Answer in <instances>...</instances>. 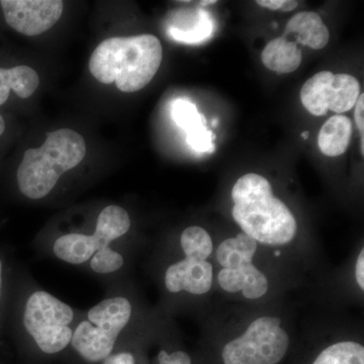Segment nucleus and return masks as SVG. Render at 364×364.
<instances>
[{"mask_svg":"<svg viewBox=\"0 0 364 364\" xmlns=\"http://www.w3.org/2000/svg\"><path fill=\"white\" fill-rule=\"evenodd\" d=\"M257 242L243 232L223 241L217 249L218 262L223 267L218 280L227 293L242 291L246 299L262 298L268 291L267 277L253 264Z\"/></svg>","mask_w":364,"mask_h":364,"instance_id":"39448f33","label":"nucleus"},{"mask_svg":"<svg viewBox=\"0 0 364 364\" xmlns=\"http://www.w3.org/2000/svg\"><path fill=\"white\" fill-rule=\"evenodd\" d=\"M301 138L308 139L309 138V132H304V133H301Z\"/></svg>","mask_w":364,"mask_h":364,"instance_id":"c85d7f7f","label":"nucleus"},{"mask_svg":"<svg viewBox=\"0 0 364 364\" xmlns=\"http://www.w3.org/2000/svg\"><path fill=\"white\" fill-rule=\"evenodd\" d=\"M181 244L186 257L174 263L165 274V286L170 293L188 291L200 296L213 286L214 269L208 258L213 252V240L202 227L191 226L182 232Z\"/></svg>","mask_w":364,"mask_h":364,"instance_id":"423d86ee","label":"nucleus"},{"mask_svg":"<svg viewBox=\"0 0 364 364\" xmlns=\"http://www.w3.org/2000/svg\"><path fill=\"white\" fill-rule=\"evenodd\" d=\"M289 347V334L279 318H258L243 334L225 345L223 364H279Z\"/></svg>","mask_w":364,"mask_h":364,"instance_id":"0eeeda50","label":"nucleus"},{"mask_svg":"<svg viewBox=\"0 0 364 364\" xmlns=\"http://www.w3.org/2000/svg\"><path fill=\"white\" fill-rule=\"evenodd\" d=\"M162 58L161 42L155 36L109 38L91 54L90 70L100 82H114L119 90L132 93L149 85Z\"/></svg>","mask_w":364,"mask_h":364,"instance_id":"f03ea898","label":"nucleus"},{"mask_svg":"<svg viewBox=\"0 0 364 364\" xmlns=\"http://www.w3.org/2000/svg\"><path fill=\"white\" fill-rule=\"evenodd\" d=\"M312 364H364V347L354 341L337 342L326 347Z\"/></svg>","mask_w":364,"mask_h":364,"instance_id":"6ab92c4d","label":"nucleus"},{"mask_svg":"<svg viewBox=\"0 0 364 364\" xmlns=\"http://www.w3.org/2000/svg\"><path fill=\"white\" fill-rule=\"evenodd\" d=\"M354 119L361 135L360 149L361 154L364 153V95H359L358 102L355 104V112H354Z\"/></svg>","mask_w":364,"mask_h":364,"instance_id":"5701e85b","label":"nucleus"},{"mask_svg":"<svg viewBox=\"0 0 364 364\" xmlns=\"http://www.w3.org/2000/svg\"><path fill=\"white\" fill-rule=\"evenodd\" d=\"M352 132V122L349 117L341 114L330 117L318 132V149L329 157L344 154L350 144Z\"/></svg>","mask_w":364,"mask_h":364,"instance_id":"4468645a","label":"nucleus"},{"mask_svg":"<svg viewBox=\"0 0 364 364\" xmlns=\"http://www.w3.org/2000/svg\"><path fill=\"white\" fill-rule=\"evenodd\" d=\"M286 35H294L296 42L314 50L326 47L330 33L318 14L301 11L294 14L287 23Z\"/></svg>","mask_w":364,"mask_h":364,"instance_id":"ddd939ff","label":"nucleus"},{"mask_svg":"<svg viewBox=\"0 0 364 364\" xmlns=\"http://www.w3.org/2000/svg\"><path fill=\"white\" fill-rule=\"evenodd\" d=\"M171 114L177 126L186 132V140L191 149L208 154L214 153L215 135L208 130L207 119L195 104L179 98L172 105Z\"/></svg>","mask_w":364,"mask_h":364,"instance_id":"9b49d317","label":"nucleus"},{"mask_svg":"<svg viewBox=\"0 0 364 364\" xmlns=\"http://www.w3.org/2000/svg\"><path fill=\"white\" fill-rule=\"evenodd\" d=\"M256 4L272 11H291L298 7L299 2L294 0H258Z\"/></svg>","mask_w":364,"mask_h":364,"instance_id":"4be33fe9","label":"nucleus"},{"mask_svg":"<svg viewBox=\"0 0 364 364\" xmlns=\"http://www.w3.org/2000/svg\"><path fill=\"white\" fill-rule=\"evenodd\" d=\"M85 139L70 129L47 134L37 149L26 150L18 166V184L26 198L40 200L49 195L60 177L85 159Z\"/></svg>","mask_w":364,"mask_h":364,"instance_id":"7ed1b4c3","label":"nucleus"},{"mask_svg":"<svg viewBox=\"0 0 364 364\" xmlns=\"http://www.w3.org/2000/svg\"><path fill=\"white\" fill-rule=\"evenodd\" d=\"M355 277L359 287L364 289V250L359 253L358 261H356Z\"/></svg>","mask_w":364,"mask_h":364,"instance_id":"393cba45","label":"nucleus"},{"mask_svg":"<svg viewBox=\"0 0 364 364\" xmlns=\"http://www.w3.org/2000/svg\"><path fill=\"white\" fill-rule=\"evenodd\" d=\"M261 59L269 70L287 74L299 68L303 55L296 42L280 37L268 43L261 54Z\"/></svg>","mask_w":364,"mask_h":364,"instance_id":"2eb2a0df","label":"nucleus"},{"mask_svg":"<svg viewBox=\"0 0 364 364\" xmlns=\"http://www.w3.org/2000/svg\"><path fill=\"white\" fill-rule=\"evenodd\" d=\"M123 265V256L109 247L97 251L90 263L92 270L98 273L114 272Z\"/></svg>","mask_w":364,"mask_h":364,"instance_id":"aec40b11","label":"nucleus"},{"mask_svg":"<svg viewBox=\"0 0 364 364\" xmlns=\"http://www.w3.org/2000/svg\"><path fill=\"white\" fill-rule=\"evenodd\" d=\"M212 126L217 127L218 126V119H214L212 121Z\"/></svg>","mask_w":364,"mask_h":364,"instance_id":"c756f323","label":"nucleus"},{"mask_svg":"<svg viewBox=\"0 0 364 364\" xmlns=\"http://www.w3.org/2000/svg\"><path fill=\"white\" fill-rule=\"evenodd\" d=\"M7 25L16 32L33 37L50 30L61 18V0H2Z\"/></svg>","mask_w":364,"mask_h":364,"instance_id":"9d476101","label":"nucleus"},{"mask_svg":"<svg viewBox=\"0 0 364 364\" xmlns=\"http://www.w3.org/2000/svg\"><path fill=\"white\" fill-rule=\"evenodd\" d=\"M215 21L203 9H181L168 26L172 39L184 44H202L214 35Z\"/></svg>","mask_w":364,"mask_h":364,"instance_id":"f8f14e48","label":"nucleus"},{"mask_svg":"<svg viewBox=\"0 0 364 364\" xmlns=\"http://www.w3.org/2000/svg\"><path fill=\"white\" fill-rule=\"evenodd\" d=\"M97 252L92 236L83 234H67L57 239L54 253L59 259L71 264H82Z\"/></svg>","mask_w":364,"mask_h":364,"instance_id":"a211bd4d","label":"nucleus"},{"mask_svg":"<svg viewBox=\"0 0 364 364\" xmlns=\"http://www.w3.org/2000/svg\"><path fill=\"white\" fill-rule=\"evenodd\" d=\"M158 364H191V356L184 351L161 350L158 354Z\"/></svg>","mask_w":364,"mask_h":364,"instance_id":"412c9836","label":"nucleus"},{"mask_svg":"<svg viewBox=\"0 0 364 364\" xmlns=\"http://www.w3.org/2000/svg\"><path fill=\"white\" fill-rule=\"evenodd\" d=\"M131 220L127 210L119 205H109L98 215L97 229L92 235L97 251L107 248L111 242L130 230Z\"/></svg>","mask_w":364,"mask_h":364,"instance_id":"dca6fc26","label":"nucleus"},{"mask_svg":"<svg viewBox=\"0 0 364 364\" xmlns=\"http://www.w3.org/2000/svg\"><path fill=\"white\" fill-rule=\"evenodd\" d=\"M232 215L243 233L257 243L286 245L294 240L298 230L296 218L289 207L273 195L265 177L248 173L240 177L232 189Z\"/></svg>","mask_w":364,"mask_h":364,"instance_id":"f257e3e1","label":"nucleus"},{"mask_svg":"<svg viewBox=\"0 0 364 364\" xmlns=\"http://www.w3.org/2000/svg\"><path fill=\"white\" fill-rule=\"evenodd\" d=\"M1 282H2V263L0 261V294H1Z\"/></svg>","mask_w":364,"mask_h":364,"instance_id":"cd10ccee","label":"nucleus"},{"mask_svg":"<svg viewBox=\"0 0 364 364\" xmlns=\"http://www.w3.org/2000/svg\"><path fill=\"white\" fill-rule=\"evenodd\" d=\"M104 364H135V359L131 353L123 352V353L109 355L105 359Z\"/></svg>","mask_w":364,"mask_h":364,"instance_id":"b1692460","label":"nucleus"},{"mask_svg":"<svg viewBox=\"0 0 364 364\" xmlns=\"http://www.w3.org/2000/svg\"><path fill=\"white\" fill-rule=\"evenodd\" d=\"M217 4V1L215 0H210V1H200V4H202V6H210V4Z\"/></svg>","mask_w":364,"mask_h":364,"instance_id":"bb28decb","label":"nucleus"},{"mask_svg":"<svg viewBox=\"0 0 364 364\" xmlns=\"http://www.w3.org/2000/svg\"><path fill=\"white\" fill-rule=\"evenodd\" d=\"M360 95L358 79L348 74L321 71L308 79L301 90V104L314 116L328 111L343 114L350 111Z\"/></svg>","mask_w":364,"mask_h":364,"instance_id":"1a4fd4ad","label":"nucleus"},{"mask_svg":"<svg viewBox=\"0 0 364 364\" xmlns=\"http://www.w3.org/2000/svg\"><path fill=\"white\" fill-rule=\"evenodd\" d=\"M4 130H6V123H4V117L0 114V136L4 133Z\"/></svg>","mask_w":364,"mask_h":364,"instance_id":"a878e982","label":"nucleus"},{"mask_svg":"<svg viewBox=\"0 0 364 364\" xmlns=\"http://www.w3.org/2000/svg\"><path fill=\"white\" fill-rule=\"evenodd\" d=\"M73 311L63 301L46 291L33 294L26 303L23 325L41 350L54 354L70 343L73 332L69 324Z\"/></svg>","mask_w":364,"mask_h":364,"instance_id":"6e6552de","label":"nucleus"},{"mask_svg":"<svg viewBox=\"0 0 364 364\" xmlns=\"http://www.w3.org/2000/svg\"><path fill=\"white\" fill-rule=\"evenodd\" d=\"M39 85V75L31 67L0 68V105L6 104L11 90H14L21 98H28L35 93Z\"/></svg>","mask_w":364,"mask_h":364,"instance_id":"f3484780","label":"nucleus"},{"mask_svg":"<svg viewBox=\"0 0 364 364\" xmlns=\"http://www.w3.org/2000/svg\"><path fill=\"white\" fill-rule=\"evenodd\" d=\"M132 306L128 299L117 296L100 301L88 312L72 336L73 348L90 363H100L111 355L122 330L130 321Z\"/></svg>","mask_w":364,"mask_h":364,"instance_id":"20e7f679","label":"nucleus"}]
</instances>
